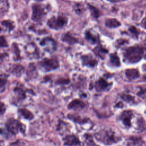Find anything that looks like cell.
I'll return each instance as SVG.
<instances>
[{"instance_id": "obj_1", "label": "cell", "mask_w": 146, "mask_h": 146, "mask_svg": "<svg viewBox=\"0 0 146 146\" xmlns=\"http://www.w3.org/2000/svg\"><path fill=\"white\" fill-rule=\"evenodd\" d=\"M144 55L143 47L136 46L127 48L124 54L126 61L130 63H136L141 60Z\"/></svg>"}, {"instance_id": "obj_2", "label": "cell", "mask_w": 146, "mask_h": 146, "mask_svg": "<svg viewBox=\"0 0 146 146\" xmlns=\"http://www.w3.org/2000/svg\"><path fill=\"white\" fill-rule=\"evenodd\" d=\"M96 137L97 140L106 144H110L117 141L116 140L117 138L115 137L112 131L108 129H103L99 131L96 135Z\"/></svg>"}, {"instance_id": "obj_3", "label": "cell", "mask_w": 146, "mask_h": 146, "mask_svg": "<svg viewBox=\"0 0 146 146\" xmlns=\"http://www.w3.org/2000/svg\"><path fill=\"white\" fill-rule=\"evenodd\" d=\"M7 130L11 133L16 135L19 132H24L25 131V125L19 120L11 118L9 119L6 124Z\"/></svg>"}, {"instance_id": "obj_4", "label": "cell", "mask_w": 146, "mask_h": 146, "mask_svg": "<svg viewBox=\"0 0 146 146\" xmlns=\"http://www.w3.org/2000/svg\"><path fill=\"white\" fill-rule=\"evenodd\" d=\"M67 19L65 17H53L48 21L47 25L51 29L55 30H59L63 28L67 24Z\"/></svg>"}, {"instance_id": "obj_5", "label": "cell", "mask_w": 146, "mask_h": 146, "mask_svg": "<svg viewBox=\"0 0 146 146\" xmlns=\"http://www.w3.org/2000/svg\"><path fill=\"white\" fill-rule=\"evenodd\" d=\"M40 67L45 71L55 70L59 66V63L56 58L44 59L39 63Z\"/></svg>"}, {"instance_id": "obj_6", "label": "cell", "mask_w": 146, "mask_h": 146, "mask_svg": "<svg viewBox=\"0 0 146 146\" xmlns=\"http://www.w3.org/2000/svg\"><path fill=\"white\" fill-rule=\"evenodd\" d=\"M32 19L34 21H40L46 14L43 7L38 4H34L32 6Z\"/></svg>"}, {"instance_id": "obj_7", "label": "cell", "mask_w": 146, "mask_h": 146, "mask_svg": "<svg viewBox=\"0 0 146 146\" xmlns=\"http://www.w3.org/2000/svg\"><path fill=\"white\" fill-rule=\"evenodd\" d=\"M40 44L46 51L49 52H52L56 49L55 42L51 38H44L40 42Z\"/></svg>"}, {"instance_id": "obj_8", "label": "cell", "mask_w": 146, "mask_h": 146, "mask_svg": "<svg viewBox=\"0 0 146 146\" xmlns=\"http://www.w3.org/2000/svg\"><path fill=\"white\" fill-rule=\"evenodd\" d=\"M27 54L32 56V58H36L38 56V52L37 51V47L35 44L31 43L27 46L26 48Z\"/></svg>"}, {"instance_id": "obj_9", "label": "cell", "mask_w": 146, "mask_h": 146, "mask_svg": "<svg viewBox=\"0 0 146 146\" xmlns=\"http://www.w3.org/2000/svg\"><path fill=\"white\" fill-rule=\"evenodd\" d=\"M132 113L129 111H124L121 115V120L123 123L127 126H129L131 125L130 121L132 117Z\"/></svg>"}, {"instance_id": "obj_10", "label": "cell", "mask_w": 146, "mask_h": 146, "mask_svg": "<svg viewBox=\"0 0 146 146\" xmlns=\"http://www.w3.org/2000/svg\"><path fill=\"white\" fill-rule=\"evenodd\" d=\"M64 143L69 146H72L75 145H77L80 143L78 139L74 135H68L64 139Z\"/></svg>"}, {"instance_id": "obj_11", "label": "cell", "mask_w": 146, "mask_h": 146, "mask_svg": "<svg viewBox=\"0 0 146 146\" xmlns=\"http://www.w3.org/2000/svg\"><path fill=\"white\" fill-rule=\"evenodd\" d=\"M83 64L89 66H95L97 64V61L91 55H84L82 57Z\"/></svg>"}, {"instance_id": "obj_12", "label": "cell", "mask_w": 146, "mask_h": 146, "mask_svg": "<svg viewBox=\"0 0 146 146\" xmlns=\"http://www.w3.org/2000/svg\"><path fill=\"white\" fill-rule=\"evenodd\" d=\"M86 39L90 43L95 44L99 41V37L98 35H96L92 33L90 31H87L85 33Z\"/></svg>"}, {"instance_id": "obj_13", "label": "cell", "mask_w": 146, "mask_h": 146, "mask_svg": "<svg viewBox=\"0 0 146 146\" xmlns=\"http://www.w3.org/2000/svg\"><path fill=\"white\" fill-rule=\"evenodd\" d=\"M127 77L131 80L136 79L139 76V72L136 69H128L125 71Z\"/></svg>"}, {"instance_id": "obj_14", "label": "cell", "mask_w": 146, "mask_h": 146, "mask_svg": "<svg viewBox=\"0 0 146 146\" xmlns=\"http://www.w3.org/2000/svg\"><path fill=\"white\" fill-rule=\"evenodd\" d=\"M84 107V104L83 102L79 100H74L72 101L68 105V108L71 109H82Z\"/></svg>"}, {"instance_id": "obj_15", "label": "cell", "mask_w": 146, "mask_h": 146, "mask_svg": "<svg viewBox=\"0 0 146 146\" xmlns=\"http://www.w3.org/2000/svg\"><path fill=\"white\" fill-rule=\"evenodd\" d=\"M108 84L104 79H100L95 83V88L98 91H103L108 88Z\"/></svg>"}, {"instance_id": "obj_16", "label": "cell", "mask_w": 146, "mask_h": 146, "mask_svg": "<svg viewBox=\"0 0 146 146\" xmlns=\"http://www.w3.org/2000/svg\"><path fill=\"white\" fill-rule=\"evenodd\" d=\"M106 26L110 28H115L120 26L121 25V23L116 19L109 18L106 20Z\"/></svg>"}, {"instance_id": "obj_17", "label": "cell", "mask_w": 146, "mask_h": 146, "mask_svg": "<svg viewBox=\"0 0 146 146\" xmlns=\"http://www.w3.org/2000/svg\"><path fill=\"white\" fill-rule=\"evenodd\" d=\"M19 112L25 119L28 120H31L34 118L33 114L28 110L25 108H21L19 110Z\"/></svg>"}, {"instance_id": "obj_18", "label": "cell", "mask_w": 146, "mask_h": 146, "mask_svg": "<svg viewBox=\"0 0 146 146\" xmlns=\"http://www.w3.org/2000/svg\"><path fill=\"white\" fill-rule=\"evenodd\" d=\"M62 39L64 42H66L69 44H73L75 42H77L78 41L76 38H75L69 34H65L64 35H63Z\"/></svg>"}, {"instance_id": "obj_19", "label": "cell", "mask_w": 146, "mask_h": 146, "mask_svg": "<svg viewBox=\"0 0 146 146\" xmlns=\"http://www.w3.org/2000/svg\"><path fill=\"white\" fill-rule=\"evenodd\" d=\"M94 52L95 53L98 55L99 57H100L101 58H104L106 54H107V52H108V51L106 49H104V48L100 47V46H98L96 47L95 49H94Z\"/></svg>"}, {"instance_id": "obj_20", "label": "cell", "mask_w": 146, "mask_h": 146, "mask_svg": "<svg viewBox=\"0 0 146 146\" xmlns=\"http://www.w3.org/2000/svg\"><path fill=\"white\" fill-rule=\"evenodd\" d=\"M110 61L111 63L116 66H119L120 64L119 57L116 54H112L110 55Z\"/></svg>"}, {"instance_id": "obj_21", "label": "cell", "mask_w": 146, "mask_h": 146, "mask_svg": "<svg viewBox=\"0 0 146 146\" xmlns=\"http://www.w3.org/2000/svg\"><path fill=\"white\" fill-rule=\"evenodd\" d=\"M14 92L19 99H22L25 97V92L22 88H15Z\"/></svg>"}, {"instance_id": "obj_22", "label": "cell", "mask_w": 146, "mask_h": 146, "mask_svg": "<svg viewBox=\"0 0 146 146\" xmlns=\"http://www.w3.org/2000/svg\"><path fill=\"white\" fill-rule=\"evenodd\" d=\"M88 7H90V10L91 15L93 17L96 18L100 16V13L96 8H95V7L92 6L91 5H88Z\"/></svg>"}, {"instance_id": "obj_23", "label": "cell", "mask_w": 146, "mask_h": 146, "mask_svg": "<svg viewBox=\"0 0 146 146\" xmlns=\"http://www.w3.org/2000/svg\"><path fill=\"white\" fill-rule=\"evenodd\" d=\"M129 31L131 33V34L132 35V36L135 38H137L138 36H139V30L136 29V27L132 26L131 27H129Z\"/></svg>"}, {"instance_id": "obj_24", "label": "cell", "mask_w": 146, "mask_h": 146, "mask_svg": "<svg viewBox=\"0 0 146 146\" xmlns=\"http://www.w3.org/2000/svg\"><path fill=\"white\" fill-rule=\"evenodd\" d=\"M7 43L3 36L0 37V47H7Z\"/></svg>"}, {"instance_id": "obj_25", "label": "cell", "mask_w": 146, "mask_h": 146, "mask_svg": "<svg viewBox=\"0 0 146 146\" xmlns=\"http://www.w3.org/2000/svg\"><path fill=\"white\" fill-rule=\"evenodd\" d=\"M6 110V107H5V105L2 103V102H0V114L2 115L3 114Z\"/></svg>"}, {"instance_id": "obj_26", "label": "cell", "mask_w": 146, "mask_h": 146, "mask_svg": "<svg viewBox=\"0 0 146 146\" xmlns=\"http://www.w3.org/2000/svg\"><path fill=\"white\" fill-rule=\"evenodd\" d=\"M139 96L142 98H146V89H144L140 91L138 94Z\"/></svg>"}, {"instance_id": "obj_27", "label": "cell", "mask_w": 146, "mask_h": 146, "mask_svg": "<svg viewBox=\"0 0 146 146\" xmlns=\"http://www.w3.org/2000/svg\"><path fill=\"white\" fill-rule=\"evenodd\" d=\"M2 24L4 26H5L6 27H7L8 28H10V29H13V26H12L11 23H10V22H9V21H4L2 22Z\"/></svg>"}, {"instance_id": "obj_28", "label": "cell", "mask_w": 146, "mask_h": 146, "mask_svg": "<svg viewBox=\"0 0 146 146\" xmlns=\"http://www.w3.org/2000/svg\"><path fill=\"white\" fill-rule=\"evenodd\" d=\"M6 83V80L5 79L0 78V88L3 87Z\"/></svg>"}, {"instance_id": "obj_29", "label": "cell", "mask_w": 146, "mask_h": 146, "mask_svg": "<svg viewBox=\"0 0 146 146\" xmlns=\"http://www.w3.org/2000/svg\"><path fill=\"white\" fill-rule=\"evenodd\" d=\"M125 100H127V101H128V102H131L133 100V98H132L131 96H129V95H125L124 96V98H123Z\"/></svg>"}, {"instance_id": "obj_30", "label": "cell", "mask_w": 146, "mask_h": 146, "mask_svg": "<svg viewBox=\"0 0 146 146\" xmlns=\"http://www.w3.org/2000/svg\"><path fill=\"white\" fill-rule=\"evenodd\" d=\"M141 25L142 27H143L144 29H146V17L144 18L142 20V21L141 22Z\"/></svg>"}, {"instance_id": "obj_31", "label": "cell", "mask_w": 146, "mask_h": 146, "mask_svg": "<svg viewBox=\"0 0 146 146\" xmlns=\"http://www.w3.org/2000/svg\"><path fill=\"white\" fill-rule=\"evenodd\" d=\"M143 69L144 71H146V64H144V65L143 66Z\"/></svg>"}, {"instance_id": "obj_32", "label": "cell", "mask_w": 146, "mask_h": 146, "mask_svg": "<svg viewBox=\"0 0 146 146\" xmlns=\"http://www.w3.org/2000/svg\"><path fill=\"white\" fill-rule=\"evenodd\" d=\"M38 1H43V0H38Z\"/></svg>"}, {"instance_id": "obj_33", "label": "cell", "mask_w": 146, "mask_h": 146, "mask_svg": "<svg viewBox=\"0 0 146 146\" xmlns=\"http://www.w3.org/2000/svg\"><path fill=\"white\" fill-rule=\"evenodd\" d=\"M110 1H113V0H110Z\"/></svg>"}]
</instances>
